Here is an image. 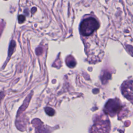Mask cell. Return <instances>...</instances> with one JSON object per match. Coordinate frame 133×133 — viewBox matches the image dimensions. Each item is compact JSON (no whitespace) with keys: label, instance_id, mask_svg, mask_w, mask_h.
<instances>
[{"label":"cell","instance_id":"1","mask_svg":"<svg viewBox=\"0 0 133 133\" xmlns=\"http://www.w3.org/2000/svg\"><path fill=\"white\" fill-rule=\"evenodd\" d=\"M99 27L96 19L89 17L84 19L80 25V32L83 36H88L96 31Z\"/></svg>","mask_w":133,"mask_h":133},{"label":"cell","instance_id":"2","mask_svg":"<svg viewBox=\"0 0 133 133\" xmlns=\"http://www.w3.org/2000/svg\"><path fill=\"white\" fill-rule=\"evenodd\" d=\"M123 109V105L119 99H110L105 107V113L111 117L118 114Z\"/></svg>","mask_w":133,"mask_h":133},{"label":"cell","instance_id":"3","mask_svg":"<svg viewBox=\"0 0 133 133\" xmlns=\"http://www.w3.org/2000/svg\"><path fill=\"white\" fill-rule=\"evenodd\" d=\"M121 90L124 96L133 104V80L125 81L122 85Z\"/></svg>","mask_w":133,"mask_h":133},{"label":"cell","instance_id":"4","mask_svg":"<svg viewBox=\"0 0 133 133\" xmlns=\"http://www.w3.org/2000/svg\"><path fill=\"white\" fill-rule=\"evenodd\" d=\"M66 63H67V65L70 66V67H72L73 68V66H74L76 64V61L75 60H74L73 58L72 57V58H68L67 59V61L66 60Z\"/></svg>","mask_w":133,"mask_h":133},{"label":"cell","instance_id":"5","mask_svg":"<svg viewBox=\"0 0 133 133\" xmlns=\"http://www.w3.org/2000/svg\"><path fill=\"white\" fill-rule=\"evenodd\" d=\"M45 110L46 113H47L48 115H50V116H53V115H54V113H55L54 110L52 108H48V107H47V108H45Z\"/></svg>","mask_w":133,"mask_h":133},{"label":"cell","instance_id":"6","mask_svg":"<svg viewBox=\"0 0 133 133\" xmlns=\"http://www.w3.org/2000/svg\"><path fill=\"white\" fill-rule=\"evenodd\" d=\"M15 43L14 41H12L11 45H10V50H9V52H10V55H11V54L12 53L15 47Z\"/></svg>","mask_w":133,"mask_h":133},{"label":"cell","instance_id":"7","mask_svg":"<svg viewBox=\"0 0 133 133\" xmlns=\"http://www.w3.org/2000/svg\"><path fill=\"white\" fill-rule=\"evenodd\" d=\"M25 16L23 15H20L18 17V20L19 23H22L25 20Z\"/></svg>","mask_w":133,"mask_h":133}]
</instances>
